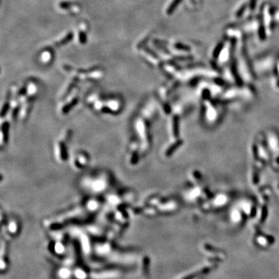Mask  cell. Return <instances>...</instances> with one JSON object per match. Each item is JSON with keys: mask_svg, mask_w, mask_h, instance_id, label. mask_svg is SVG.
Masks as SVG:
<instances>
[{"mask_svg": "<svg viewBox=\"0 0 279 279\" xmlns=\"http://www.w3.org/2000/svg\"><path fill=\"white\" fill-rule=\"evenodd\" d=\"M105 173L102 174H98V175H93L91 174L89 177H85L83 179V184L84 183H95V188H94V193H98V191H104L107 188V177L105 175Z\"/></svg>", "mask_w": 279, "mask_h": 279, "instance_id": "cell-1", "label": "cell"}]
</instances>
